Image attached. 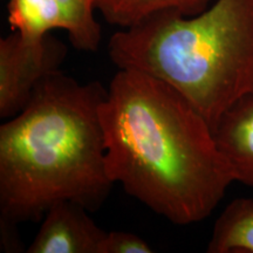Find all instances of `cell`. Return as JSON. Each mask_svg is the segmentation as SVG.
I'll list each match as a JSON object with an SVG mask.
<instances>
[{
	"label": "cell",
	"mask_w": 253,
	"mask_h": 253,
	"mask_svg": "<svg viewBox=\"0 0 253 253\" xmlns=\"http://www.w3.org/2000/svg\"><path fill=\"white\" fill-rule=\"evenodd\" d=\"M209 253H253V199H233L213 225Z\"/></svg>",
	"instance_id": "obj_7"
},
{
	"label": "cell",
	"mask_w": 253,
	"mask_h": 253,
	"mask_svg": "<svg viewBox=\"0 0 253 253\" xmlns=\"http://www.w3.org/2000/svg\"><path fill=\"white\" fill-rule=\"evenodd\" d=\"M213 131L236 182L253 189V93L231 107Z\"/></svg>",
	"instance_id": "obj_6"
},
{
	"label": "cell",
	"mask_w": 253,
	"mask_h": 253,
	"mask_svg": "<svg viewBox=\"0 0 253 253\" xmlns=\"http://www.w3.org/2000/svg\"><path fill=\"white\" fill-rule=\"evenodd\" d=\"M61 9L66 19L68 39L82 52H95L102 40V31L95 18L97 0H50Z\"/></svg>",
	"instance_id": "obj_9"
},
{
	"label": "cell",
	"mask_w": 253,
	"mask_h": 253,
	"mask_svg": "<svg viewBox=\"0 0 253 253\" xmlns=\"http://www.w3.org/2000/svg\"><path fill=\"white\" fill-rule=\"evenodd\" d=\"M154 249L142 237L131 232L110 231L103 240L101 253H151Z\"/></svg>",
	"instance_id": "obj_10"
},
{
	"label": "cell",
	"mask_w": 253,
	"mask_h": 253,
	"mask_svg": "<svg viewBox=\"0 0 253 253\" xmlns=\"http://www.w3.org/2000/svg\"><path fill=\"white\" fill-rule=\"evenodd\" d=\"M100 119L114 184L175 225L207 219L236 182L212 126L149 74L118 69Z\"/></svg>",
	"instance_id": "obj_1"
},
{
	"label": "cell",
	"mask_w": 253,
	"mask_h": 253,
	"mask_svg": "<svg viewBox=\"0 0 253 253\" xmlns=\"http://www.w3.org/2000/svg\"><path fill=\"white\" fill-rule=\"evenodd\" d=\"M65 43L52 34L28 38L13 32L0 40V118L8 120L30 102L41 81L60 71Z\"/></svg>",
	"instance_id": "obj_4"
},
{
	"label": "cell",
	"mask_w": 253,
	"mask_h": 253,
	"mask_svg": "<svg viewBox=\"0 0 253 253\" xmlns=\"http://www.w3.org/2000/svg\"><path fill=\"white\" fill-rule=\"evenodd\" d=\"M108 55L118 69L175 88L214 129L253 93V0H214L195 15L153 14L114 33Z\"/></svg>",
	"instance_id": "obj_3"
},
{
	"label": "cell",
	"mask_w": 253,
	"mask_h": 253,
	"mask_svg": "<svg viewBox=\"0 0 253 253\" xmlns=\"http://www.w3.org/2000/svg\"><path fill=\"white\" fill-rule=\"evenodd\" d=\"M106 93L59 71L0 126V224L39 221L62 201L102 207L114 185L100 119Z\"/></svg>",
	"instance_id": "obj_2"
},
{
	"label": "cell",
	"mask_w": 253,
	"mask_h": 253,
	"mask_svg": "<svg viewBox=\"0 0 253 253\" xmlns=\"http://www.w3.org/2000/svg\"><path fill=\"white\" fill-rule=\"evenodd\" d=\"M89 210L69 201L48 209L27 253H101L107 232L89 216Z\"/></svg>",
	"instance_id": "obj_5"
},
{
	"label": "cell",
	"mask_w": 253,
	"mask_h": 253,
	"mask_svg": "<svg viewBox=\"0 0 253 253\" xmlns=\"http://www.w3.org/2000/svg\"><path fill=\"white\" fill-rule=\"evenodd\" d=\"M214 0H97L96 8L107 23L121 28L130 27L160 12L173 11L195 15L207 9Z\"/></svg>",
	"instance_id": "obj_8"
}]
</instances>
